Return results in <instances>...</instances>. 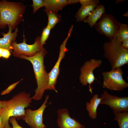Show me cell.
Instances as JSON below:
<instances>
[{
  "mask_svg": "<svg viewBox=\"0 0 128 128\" xmlns=\"http://www.w3.org/2000/svg\"><path fill=\"white\" fill-rule=\"evenodd\" d=\"M47 53V50L43 47L33 56L28 57L20 55L18 57L20 58L29 61L32 65L37 85V88L35 90V94L31 97L32 100H41L47 89L49 80L48 73L46 70L44 59Z\"/></svg>",
  "mask_w": 128,
  "mask_h": 128,
  "instance_id": "cell-2",
  "label": "cell"
},
{
  "mask_svg": "<svg viewBox=\"0 0 128 128\" xmlns=\"http://www.w3.org/2000/svg\"><path fill=\"white\" fill-rule=\"evenodd\" d=\"M11 55V51L9 50L3 48L1 57L7 59H8Z\"/></svg>",
  "mask_w": 128,
  "mask_h": 128,
  "instance_id": "cell-25",
  "label": "cell"
},
{
  "mask_svg": "<svg viewBox=\"0 0 128 128\" xmlns=\"http://www.w3.org/2000/svg\"><path fill=\"white\" fill-rule=\"evenodd\" d=\"M25 9L21 3L0 0V28L8 25L15 30L22 20Z\"/></svg>",
  "mask_w": 128,
  "mask_h": 128,
  "instance_id": "cell-3",
  "label": "cell"
},
{
  "mask_svg": "<svg viewBox=\"0 0 128 128\" xmlns=\"http://www.w3.org/2000/svg\"><path fill=\"white\" fill-rule=\"evenodd\" d=\"M79 2V0H68V5L77 3Z\"/></svg>",
  "mask_w": 128,
  "mask_h": 128,
  "instance_id": "cell-27",
  "label": "cell"
},
{
  "mask_svg": "<svg viewBox=\"0 0 128 128\" xmlns=\"http://www.w3.org/2000/svg\"><path fill=\"white\" fill-rule=\"evenodd\" d=\"M119 23L113 16L104 13L95 25V28L99 33L105 36L109 40H114L116 38Z\"/></svg>",
  "mask_w": 128,
  "mask_h": 128,
  "instance_id": "cell-5",
  "label": "cell"
},
{
  "mask_svg": "<svg viewBox=\"0 0 128 128\" xmlns=\"http://www.w3.org/2000/svg\"><path fill=\"white\" fill-rule=\"evenodd\" d=\"M31 6L33 7V13L34 14L40 8L44 7V0H33Z\"/></svg>",
  "mask_w": 128,
  "mask_h": 128,
  "instance_id": "cell-22",
  "label": "cell"
},
{
  "mask_svg": "<svg viewBox=\"0 0 128 128\" xmlns=\"http://www.w3.org/2000/svg\"><path fill=\"white\" fill-rule=\"evenodd\" d=\"M23 79L10 85L6 89L3 90L0 94L1 95H4L9 93L15 88L16 86L22 81Z\"/></svg>",
  "mask_w": 128,
  "mask_h": 128,
  "instance_id": "cell-23",
  "label": "cell"
},
{
  "mask_svg": "<svg viewBox=\"0 0 128 128\" xmlns=\"http://www.w3.org/2000/svg\"><path fill=\"white\" fill-rule=\"evenodd\" d=\"M102 63L101 60L92 58L85 62L80 69V81L83 86L88 84L89 90L91 92V85L95 79L93 71L96 68L100 66Z\"/></svg>",
  "mask_w": 128,
  "mask_h": 128,
  "instance_id": "cell-10",
  "label": "cell"
},
{
  "mask_svg": "<svg viewBox=\"0 0 128 128\" xmlns=\"http://www.w3.org/2000/svg\"><path fill=\"white\" fill-rule=\"evenodd\" d=\"M105 8L102 5H98L91 12L88 17L83 22L88 23L91 27H92L105 12Z\"/></svg>",
  "mask_w": 128,
  "mask_h": 128,
  "instance_id": "cell-15",
  "label": "cell"
},
{
  "mask_svg": "<svg viewBox=\"0 0 128 128\" xmlns=\"http://www.w3.org/2000/svg\"><path fill=\"white\" fill-rule=\"evenodd\" d=\"M49 95H47L43 102L38 109L33 110L27 108L25 109L24 115L21 119L31 128H45L46 126L44 124L43 114L47 106L46 105L49 98Z\"/></svg>",
  "mask_w": 128,
  "mask_h": 128,
  "instance_id": "cell-7",
  "label": "cell"
},
{
  "mask_svg": "<svg viewBox=\"0 0 128 128\" xmlns=\"http://www.w3.org/2000/svg\"><path fill=\"white\" fill-rule=\"evenodd\" d=\"M3 123V118L2 116L0 114V128L2 127Z\"/></svg>",
  "mask_w": 128,
  "mask_h": 128,
  "instance_id": "cell-28",
  "label": "cell"
},
{
  "mask_svg": "<svg viewBox=\"0 0 128 128\" xmlns=\"http://www.w3.org/2000/svg\"><path fill=\"white\" fill-rule=\"evenodd\" d=\"M117 42L121 44L122 42L128 39V25L119 23V28L116 37Z\"/></svg>",
  "mask_w": 128,
  "mask_h": 128,
  "instance_id": "cell-20",
  "label": "cell"
},
{
  "mask_svg": "<svg viewBox=\"0 0 128 128\" xmlns=\"http://www.w3.org/2000/svg\"><path fill=\"white\" fill-rule=\"evenodd\" d=\"M16 117H10L9 119V122L12 125V128H24L20 126L18 123Z\"/></svg>",
  "mask_w": 128,
  "mask_h": 128,
  "instance_id": "cell-24",
  "label": "cell"
},
{
  "mask_svg": "<svg viewBox=\"0 0 128 128\" xmlns=\"http://www.w3.org/2000/svg\"><path fill=\"white\" fill-rule=\"evenodd\" d=\"M48 18L47 26L52 29L61 20V16L58 13L54 12L45 11Z\"/></svg>",
  "mask_w": 128,
  "mask_h": 128,
  "instance_id": "cell-19",
  "label": "cell"
},
{
  "mask_svg": "<svg viewBox=\"0 0 128 128\" xmlns=\"http://www.w3.org/2000/svg\"><path fill=\"white\" fill-rule=\"evenodd\" d=\"M3 107L2 101L0 100V110Z\"/></svg>",
  "mask_w": 128,
  "mask_h": 128,
  "instance_id": "cell-29",
  "label": "cell"
},
{
  "mask_svg": "<svg viewBox=\"0 0 128 128\" xmlns=\"http://www.w3.org/2000/svg\"><path fill=\"white\" fill-rule=\"evenodd\" d=\"M9 30L7 33H2L3 37L0 38V48L13 50L11 46V43L15 41L18 35V28L16 27L15 31L12 32L13 29L10 26H8Z\"/></svg>",
  "mask_w": 128,
  "mask_h": 128,
  "instance_id": "cell-14",
  "label": "cell"
},
{
  "mask_svg": "<svg viewBox=\"0 0 128 128\" xmlns=\"http://www.w3.org/2000/svg\"><path fill=\"white\" fill-rule=\"evenodd\" d=\"M119 128H128V111H113Z\"/></svg>",
  "mask_w": 128,
  "mask_h": 128,
  "instance_id": "cell-18",
  "label": "cell"
},
{
  "mask_svg": "<svg viewBox=\"0 0 128 128\" xmlns=\"http://www.w3.org/2000/svg\"><path fill=\"white\" fill-rule=\"evenodd\" d=\"M1 128H4V127H2Z\"/></svg>",
  "mask_w": 128,
  "mask_h": 128,
  "instance_id": "cell-31",
  "label": "cell"
},
{
  "mask_svg": "<svg viewBox=\"0 0 128 128\" xmlns=\"http://www.w3.org/2000/svg\"><path fill=\"white\" fill-rule=\"evenodd\" d=\"M31 94L22 91L14 96L8 100H4L0 114L3 118L2 127L12 128L9 125V119L14 117L17 119H21L25 114V109L30 106L32 102Z\"/></svg>",
  "mask_w": 128,
  "mask_h": 128,
  "instance_id": "cell-1",
  "label": "cell"
},
{
  "mask_svg": "<svg viewBox=\"0 0 128 128\" xmlns=\"http://www.w3.org/2000/svg\"><path fill=\"white\" fill-rule=\"evenodd\" d=\"M123 72L121 67L102 73L103 84L107 89L111 91H121L128 87V83L123 79Z\"/></svg>",
  "mask_w": 128,
  "mask_h": 128,
  "instance_id": "cell-6",
  "label": "cell"
},
{
  "mask_svg": "<svg viewBox=\"0 0 128 128\" xmlns=\"http://www.w3.org/2000/svg\"><path fill=\"white\" fill-rule=\"evenodd\" d=\"M44 11L58 12L68 5V0H44Z\"/></svg>",
  "mask_w": 128,
  "mask_h": 128,
  "instance_id": "cell-16",
  "label": "cell"
},
{
  "mask_svg": "<svg viewBox=\"0 0 128 128\" xmlns=\"http://www.w3.org/2000/svg\"><path fill=\"white\" fill-rule=\"evenodd\" d=\"M99 3L98 0H91L87 4L81 5L75 15L76 21L79 22L83 21Z\"/></svg>",
  "mask_w": 128,
  "mask_h": 128,
  "instance_id": "cell-13",
  "label": "cell"
},
{
  "mask_svg": "<svg viewBox=\"0 0 128 128\" xmlns=\"http://www.w3.org/2000/svg\"><path fill=\"white\" fill-rule=\"evenodd\" d=\"M57 123L59 128H85L82 124L74 118L71 117L68 110L61 108L57 111Z\"/></svg>",
  "mask_w": 128,
  "mask_h": 128,
  "instance_id": "cell-12",
  "label": "cell"
},
{
  "mask_svg": "<svg viewBox=\"0 0 128 128\" xmlns=\"http://www.w3.org/2000/svg\"><path fill=\"white\" fill-rule=\"evenodd\" d=\"M73 29L72 27H70L67 37L60 46L58 59L52 69L48 73L49 80L46 90H53L57 92L55 89V86L59 74V66L62 60L64 57L65 53L67 51L66 45L72 33Z\"/></svg>",
  "mask_w": 128,
  "mask_h": 128,
  "instance_id": "cell-9",
  "label": "cell"
},
{
  "mask_svg": "<svg viewBox=\"0 0 128 128\" xmlns=\"http://www.w3.org/2000/svg\"><path fill=\"white\" fill-rule=\"evenodd\" d=\"M104 57L110 62L111 70L128 64V50L122 46L116 38L105 42L103 46Z\"/></svg>",
  "mask_w": 128,
  "mask_h": 128,
  "instance_id": "cell-4",
  "label": "cell"
},
{
  "mask_svg": "<svg viewBox=\"0 0 128 128\" xmlns=\"http://www.w3.org/2000/svg\"><path fill=\"white\" fill-rule=\"evenodd\" d=\"M22 42L18 43L15 41L11 43L12 48L13 55L18 57L20 55H24L28 57L34 56L41 50L43 48L41 45L40 37L38 36L35 39L34 43L31 45L27 44L26 39L24 37Z\"/></svg>",
  "mask_w": 128,
  "mask_h": 128,
  "instance_id": "cell-8",
  "label": "cell"
},
{
  "mask_svg": "<svg viewBox=\"0 0 128 128\" xmlns=\"http://www.w3.org/2000/svg\"><path fill=\"white\" fill-rule=\"evenodd\" d=\"M101 100L98 95L95 94L90 99L89 102L87 101L86 103V110L89 116L92 119H95L97 117V110Z\"/></svg>",
  "mask_w": 128,
  "mask_h": 128,
  "instance_id": "cell-17",
  "label": "cell"
},
{
  "mask_svg": "<svg viewBox=\"0 0 128 128\" xmlns=\"http://www.w3.org/2000/svg\"><path fill=\"white\" fill-rule=\"evenodd\" d=\"M51 29L49 26H47L43 30L42 34L40 37V41L41 45L43 46L49 37Z\"/></svg>",
  "mask_w": 128,
  "mask_h": 128,
  "instance_id": "cell-21",
  "label": "cell"
},
{
  "mask_svg": "<svg viewBox=\"0 0 128 128\" xmlns=\"http://www.w3.org/2000/svg\"><path fill=\"white\" fill-rule=\"evenodd\" d=\"M122 42V47L124 49L128 50V39L123 41Z\"/></svg>",
  "mask_w": 128,
  "mask_h": 128,
  "instance_id": "cell-26",
  "label": "cell"
},
{
  "mask_svg": "<svg viewBox=\"0 0 128 128\" xmlns=\"http://www.w3.org/2000/svg\"><path fill=\"white\" fill-rule=\"evenodd\" d=\"M101 100L100 104L109 106L113 111H128V97H119L114 96L105 91L99 97Z\"/></svg>",
  "mask_w": 128,
  "mask_h": 128,
  "instance_id": "cell-11",
  "label": "cell"
},
{
  "mask_svg": "<svg viewBox=\"0 0 128 128\" xmlns=\"http://www.w3.org/2000/svg\"><path fill=\"white\" fill-rule=\"evenodd\" d=\"M3 48H0V58L1 57V54L2 52Z\"/></svg>",
  "mask_w": 128,
  "mask_h": 128,
  "instance_id": "cell-30",
  "label": "cell"
}]
</instances>
